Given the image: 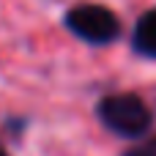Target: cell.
<instances>
[{"mask_svg": "<svg viewBox=\"0 0 156 156\" xmlns=\"http://www.w3.org/2000/svg\"><path fill=\"white\" fill-rule=\"evenodd\" d=\"M0 156H5V154H3V151H0Z\"/></svg>", "mask_w": 156, "mask_h": 156, "instance_id": "5b68a950", "label": "cell"}, {"mask_svg": "<svg viewBox=\"0 0 156 156\" xmlns=\"http://www.w3.org/2000/svg\"><path fill=\"white\" fill-rule=\"evenodd\" d=\"M123 156H156V140L145 143V145H140V148H132L129 154H123Z\"/></svg>", "mask_w": 156, "mask_h": 156, "instance_id": "277c9868", "label": "cell"}, {"mask_svg": "<svg viewBox=\"0 0 156 156\" xmlns=\"http://www.w3.org/2000/svg\"><path fill=\"white\" fill-rule=\"evenodd\" d=\"M99 118L107 129L123 137H137L151 126V110L143 104L140 96H132V93H115L101 99Z\"/></svg>", "mask_w": 156, "mask_h": 156, "instance_id": "6da1fadb", "label": "cell"}, {"mask_svg": "<svg viewBox=\"0 0 156 156\" xmlns=\"http://www.w3.org/2000/svg\"><path fill=\"white\" fill-rule=\"evenodd\" d=\"M66 25L90 44H107L118 36V19L104 5H77L69 11Z\"/></svg>", "mask_w": 156, "mask_h": 156, "instance_id": "7a4b0ae2", "label": "cell"}, {"mask_svg": "<svg viewBox=\"0 0 156 156\" xmlns=\"http://www.w3.org/2000/svg\"><path fill=\"white\" fill-rule=\"evenodd\" d=\"M134 47L143 55L156 58V11H148L140 16V22L134 27Z\"/></svg>", "mask_w": 156, "mask_h": 156, "instance_id": "3957f363", "label": "cell"}]
</instances>
